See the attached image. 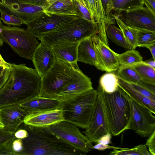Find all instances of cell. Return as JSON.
I'll return each instance as SVG.
<instances>
[{"mask_svg": "<svg viewBox=\"0 0 155 155\" xmlns=\"http://www.w3.org/2000/svg\"><path fill=\"white\" fill-rule=\"evenodd\" d=\"M99 85L106 92L111 93L114 91L119 87L116 74L112 73L104 74L100 78Z\"/></svg>", "mask_w": 155, "mask_h": 155, "instance_id": "29", "label": "cell"}, {"mask_svg": "<svg viewBox=\"0 0 155 155\" xmlns=\"http://www.w3.org/2000/svg\"><path fill=\"white\" fill-rule=\"evenodd\" d=\"M114 17L116 22L121 30L126 39L131 47L132 49H135L137 47L136 33L137 29L127 25L117 16L114 15Z\"/></svg>", "mask_w": 155, "mask_h": 155, "instance_id": "30", "label": "cell"}, {"mask_svg": "<svg viewBox=\"0 0 155 155\" xmlns=\"http://www.w3.org/2000/svg\"><path fill=\"white\" fill-rule=\"evenodd\" d=\"M97 91V97L90 123L82 132L91 141L95 143L102 136L107 133L111 134L104 112L101 95Z\"/></svg>", "mask_w": 155, "mask_h": 155, "instance_id": "11", "label": "cell"}, {"mask_svg": "<svg viewBox=\"0 0 155 155\" xmlns=\"http://www.w3.org/2000/svg\"><path fill=\"white\" fill-rule=\"evenodd\" d=\"M146 48L150 50L152 56L153 58L155 60V43L149 45Z\"/></svg>", "mask_w": 155, "mask_h": 155, "instance_id": "50", "label": "cell"}, {"mask_svg": "<svg viewBox=\"0 0 155 155\" xmlns=\"http://www.w3.org/2000/svg\"><path fill=\"white\" fill-rule=\"evenodd\" d=\"M97 90L101 95L112 135H119L128 129L132 114L129 96L119 86L115 91L111 93L104 92L99 85Z\"/></svg>", "mask_w": 155, "mask_h": 155, "instance_id": "3", "label": "cell"}, {"mask_svg": "<svg viewBox=\"0 0 155 155\" xmlns=\"http://www.w3.org/2000/svg\"><path fill=\"white\" fill-rule=\"evenodd\" d=\"M112 136V134L110 133L106 134L101 137L96 143L108 144L110 143Z\"/></svg>", "mask_w": 155, "mask_h": 155, "instance_id": "47", "label": "cell"}, {"mask_svg": "<svg viewBox=\"0 0 155 155\" xmlns=\"http://www.w3.org/2000/svg\"><path fill=\"white\" fill-rule=\"evenodd\" d=\"M117 76L119 86L129 97L150 110L155 114V101L145 97L134 89L129 83Z\"/></svg>", "mask_w": 155, "mask_h": 155, "instance_id": "24", "label": "cell"}, {"mask_svg": "<svg viewBox=\"0 0 155 155\" xmlns=\"http://www.w3.org/2000/svg\"><path fill=\"white\" fill-rule=\"evenodd\" d=\"M29 113L23 109L19 104L0 108V118L4 125V129L8 131L15 132Z\"/></svg>", "mask_w": 155, "mask_h": 155, "instance_id": "15", "label": "cell"}, {"mask_svg": "<svg viewBox=\"0 0 155 155\" xmlns=\"http://www.w3.org/2000/svg\"><path fill=\"white\" fill-rule=\"evenodd\" d=\"M28 135V132L25 129L19 127L15 132V136L16 138L22 139L25 138Z\"/></svg>", "mask_w": 155, "mask_h": 155, "instance_id": "46", "label": "cell"}, {"mask_svg": "<svg viewBox=\"0 0 155 155\" xmlns=\"http://www.w3.org/2000/svg\"><path fill=\"white\" fill-rule=\"evenodd\" d=\"M62 101L57 98L39 96L26 100L19 104L30 113L61 108Z\"/></svg>", "mask_w": 155, "mask_h": 155, "instance_id": "20", "label": "cell"}, {"mask_svg": "<svg viewBox=\"0 0 155 155\" xmlns=\"http://www.w3.org/2000/svg\"><path fill=\"white\" fill-rule=\"evenodd\" d=\"M47 14L77 15L81 17L73 0H49L44 6Z\"/></svg>", "mask_w": 155, "mask_h": 155, "instance_id": "21", "label": "cell"}, {"mask_svg": "<svg viewBox=\"0 0 155 155\" xmlns=\"http://www.w3.org/2000/svg\"><path fill=\"white\" fill-rule=\"evenodd\" d=\"M134 67L143 81L155 85V68L146 64L143 61V63Z\"/></svg>", "mask_w": 155, "mask_h": 155, "instance_id": "31", "label": "cell"}, {"mask_svg": "<svg viewBox=\"0 0 155 155\" xmlns=\"http://www.w3.org/2000/svg\"><path fill=\"white\" fill-rule=\"evenodd\" d=\"M0 37L20 56L32 60L34 52L40 43L27 29L15 26H1Z\"/></svg>", "mask_w": 155, "mask_h": 155, "instance_id": "7", "label": "cell"}, {"mask_svg": "<svg viewBox=\"0 0 155 155\" xmlns=\"http://www.w3.org/2000/svg\"><path fill=\"white\" fill-rule=\"evenodd\" d=\"M143 62L150 66V67L155 68V60L152 58L143 61Z\"/></svg>", "mask_w": 155, "mask_h": 155, "instance_id": "51", "label": "cell"}, {"mask_svg": "<svg viewBox=\"0 0 155 155\" xmlns=\"http://www.w3.org/2000/svg\"><path fill=\"white\" fill-rule=\"evenodd\" d=\"M91 38L95 51L106 71H117L120 66L119 54L103 42L97 34L92 36Z\"/></svg>", "mask_w": 155, "mask_h": 155, "instance_id": "17", "label": "cell"}, {"mask_svg": "<svg viewBox=\"0 0 155 155\" xmlns=\"http://www.w3.org/2000/svg\"><path fill=\"white\" fill-rule=\"evenodd\" d=\"M78 67L77 62L70 63L56 59L54 65L41 78L38 96L56 98L63 87L73 79Z\"/></svg>", "mask_w": 155, "mask_h": 155, "instance_id": "6", "label": "cell"}, {"mask_svg": "<svg viewBox=\"0 0 155 155\" xmlns=\"http://www.w3.org/2000/svg\"><path fill=\"white\" fill-rule=\"evenodd\" d=\"M144 5L155 15V0H142Z\"/></svg>", "mask_w": 155, "mask_h": 155, "instance_id": "48", "label": "cell"}, {"mask_svg": "<svg viewBox=\"0 0 155 155\" xmlns=\"http://www.w3.org/2000/svg\"><path fill=\"white\" fill-rule=\"evenodd\" d=\"M0 12L1 21L8 25L20 26L25 24V21L15 15L7 14L1 11H0Z\"/></svg>", "mask_w": 155, "mask_h": 155, "instance_id": "35", "label": "cell"}, {"mask_svg": "<svg viewBox=\"0 0 155 155\" xmlns=\"http://www.w3.org/2000/svg\"><path fill=\"white\" fill-rule=\"evenodd\" d=\"M128 83L134 89L141 94L155 101V94L138 84L133 83Z\"/></svg>", "mask_w": 155, "mask_h": 155, "instance_id": "36", "label": "cell"}, {"mask_svg": "<svg viewBox=\"0 0 155 155\" xmlns=\"http://www.w3.org/2000/svg\"><path fill=\"white\" fill-rule=\"evenodd\" d=\"M4 127V125L2 122L0 118V128H3Z\"/></svg>", "mask_w": 155, "mask_h": 155, "instance_id": "53", "label": "cell"}, {"mask_svg": "<svg viewBox=\"0 0 155 155\" xmlns=\"http://www.w3.org/2000/svg\"><path fill=\"white\" fill-rule=\"evenodd\" d=\"M12 146L13 150L17 153V155H18V153L22 148V139L16 138L15 139L12 141Z\"/></svg>", "mask_w": 155, "mask_h": 155, "instance_id": "44", "label": "cell"}, {"mask_svg": "<svg viewBox=\"0 0 155 155\" xmlns=\"http://www.w3.org/2000/svg\"><path fill=\"white\" fill-rule=\"evenodd\" d=\"M0 11L20 18L25 24L44 12L43 6L24 4L18 0H0Z\"/></svg>", "mask_w": 155, "mask_h": 155, "instance_id": "13", "label": "cell"}, {"mask_svg": "<svg viewBox=\"0 0 155 155\" xmlns=\"http://www.w3.org/2000/svg\"><path fill=\"white\" fill-rule=\"evenodd\" d=\"M114 15L118 16L122 12L133 9L143 7L142 0H112Z\"/></svg>", "mask_w": 155, "mask_h": 155, "instance_id": "28", "label": "cell"}, {"mask_svg": "<svg viewBox=\"0 0 155 155\" xmlns=\"http://www.w3.org/2000/svg\"><path fill=\"white\" fill-rule=\"evenodd\" d=\"M79 42L63 43L51 47L56 59L73 63L77 61L78 48Z\"/></svg>", "mask_w": 155, "mask_h": 155, "instance_id": "22", "label": "cell"}, {"mask_svg": "<svg viewBox=\"0 0 155 155\" xmlns=\"http://www.w3.org/2000/svg\"><path fill=\"white\" fill-rule=\"evenodd\" d=\"M9 77L0 89V108L39 95L41 78L35 69L25 64H11Z\"/></svg>", "mask_w": 155, "mask_h": 155, "instance_id": "1", "label": "cell"}, {"mask_svg": "<svg viewBox=\"0 0 155 155\" xmlns=\"http://www.w3.org/2000/svg\"><path fill=\"white\" fill-rule=\"evenodd\" d=\"M101 1L106 15H108L114 10L112 0H101Z\"/></svg>", "mask_w": 155, "mask_h": 155, "instance_id": "45", "label": "cell"}, {"mask_svg": "<svg viewBox=\"0 0 155 155\" xmlns=\"http://www.w3.org/2000/svg\"><path fill=\"white\" fill-rule=\"evenodd\" d=\"M80 17L77 15L47 14L45 12L27 23V30L36 38L49 32Z\"/></svg>", "mask_w": 155, "mask_h": 155, "instance_id": "9", "label": "cell"}, {"mask_svg": "<svg viewBox=\"0 0 155 155\" xmlns=\"http://www.w3.org/2000/svg\"><path fill=\"white\" fill-rule=\"evenodd\" d=\"M96 10L94 18L98 28V36L101 40L108 45L106 28L107 25V15L101 0H95Z\"/></svg>", "mask_w": 155, "mask_h": 155, "instance_id": "25", "label": "cell"}, {"mask_svg": "<svg viewBox=\"0 0 155 155\" xmlns=\"http://www.w3.org/2000/svg\"><path fill=\"white\" fill-rule=\"evenodd\" d=\"M14 140L0 144V155H17V153L12 148V144Z\"/></svg>", "mask_w": 155, "mask_h": 155, "instance_id": "38", "label": "cell"}, {"mask_svg": "<svg viewBox=\"0 0 155 155\" xmlns=\"http://www.w3.org/2000/svg\"><path fill=\"white\" fill-rule=\"evenodd\" d=\"M148 137L145 144L151 155H155V129Z\"/></svg>", "mask_w": 155, "mask_h": 155, "instance_id": "39", "label": "cell"}, {"mask_svg": "<svg viewBox=\"0 0 155 155\" xmlns=\"http://www.w3.org/2000/svg\"><path fill=\"white\" fill-rule=\"evenodd\" d=\"M19 127L25 129L28 135L22 139V148L18 155H84L54 134L48 127H32L23 123Z\"/></svg>", "mask_w": 155, "mask_h": 155, "instance_id": "2", "label": "cell"}, {"mask_svg": "<svg viewBox=\"0 0 155 155\" xmlns=\"http://www.w3.org/2000/svg\"><path fill=\"white\" fill-rule=\"evenodd\" d=\"M132 114L128 129L142 137H149L155 129V117L147 107L130 98Z\"/></svg>", "mask_w": 155, "mask_h": 155, "instance_id": "10", "label": "cell"}, {"mask_svg": "<svg viewBox=\"0 0 155 155\" xmlns=\"http://www.w3.org/2000/svg\"><path fill=\"white\" fill-rule=\"evenodd\" d=\"M97 95V90L93 89L62 101L61 109L64 120L86 128L90 123Z\"/></svg>", "mask_w": 155, "mask_h": 155, "instance_id": "5", "label": "cell"}, {"mask_svg": "<svg viewBox=\"0 0 155 155\" xmlns=\"http://www.w3.org/2000/svg\"><path fill=\"white\" fill-rule=\"evenodd\" d=\"M64 120L61 108L29 113L23 123L37 127H46Z\"/></svg>", "mask_w": 155, "mask_h": 155, "instance_id": "18", "label": "cell"}, {"mask_svg": "<svg viewBox=\"0 0 155 155\" xmlns=\"http://www.w3.org/2000/svg\"><path fill=\"white\" fill-rule=\"evenodd\" d=\"M2 24V23L1 21V17H0V33L1 31V26ZM3 42L2 41L1 38L0 37V47L3 45Z\"/></svg>", "mask_w": 155, "mask_h": 155, "instance_id": "52", "label": "cell"}, {"mask_svg": "<svg viewBox=\"0 0 155 155\" xmlns=\"http://www.w3.org/2000/svg\"><path fill=\"white\" fill-rule=\"evenodd\" d=\"M10 73V69L0 65V89L7 80Z\"/></svg>", "mask_w": 155, "mask_h": 155, "instance_id": "40", "label": "cell"}, {"mask_svg": "<svg viewBox=\"0 0 155 155\" xmlns=\"http://www.w3.org/2000/svg\"><path fill=\"white\" fill-rule=\"evenodd\" d=\"M21 3L30 5L44 6L48 2L49 0H18Z\"/></svg>", "mask_w": 155, "mask_h": 155, "instance_id": "41", "label": "cell"}, {"mask_svg": "<svg viewBox=\"0 0 155 155\" xmlns=\"http://www.w3.org/2000/svg\"><path fill=\"white\" fill-rule=\"evenodd\" d=\"M77 61L94 65L99 70L106 71L95 51L91 37L79 42L78 48Z\"/></svg>", "mask_w": 155, "mask_h": 155, "instance_id": "19", "label": "cell"}, {"mask_svg": "<svg viewBox=\"0 0 155 155\" xmlns=\"http://www.w3.org/2000/svg\"><path fill=\"white\" fill-rule=\"evenodd\" d=\"M93 20L95 21L94 17L95 15L96 5L95 0H85Z\"/></svg>", "mask_w": 155, "mask_h": 155, "instance_id": "43", "label": "cell"}, {"mask_svg": "<svg viewBox=\"0 0 155 155\" xmlns=\"http://www.w3.org/2000/svg\"><path fill=\"white\" fill-rule=\"evenodd\" d=\"M81 18L87 20L95 22L91 17L85 0H73Z\"/></svg>", "mask_w": 155, "mask_h": 155, "instance_id": "34", "label": "cell"}, {"mask_svg": "<svg viewBox=\"0 0 155 155\" xmlns=\"http://www.w3.org/2000/svg\"><path fill=\"white\" fill-rule=\"evenodd\" d=\"M54 134L84 155L93 149V145L78 127L69 122L63 120L48 127Z\"/></svg>", "mask_w": 155, "mask_h": 155, "instance_id": "8", "label": "cell"}, {"mask_svg": "<svg viewBox=\"0 0 155 155\" xmlns=\"http://www.w3.org/2000/svg\"><path fill=\"white\" fill-rule=\"evenodd\" d=\"M127 148L116 147L108 145V144H104L101 143H97L96 145L93 146V149H95L98 150L103 151L107 149H113L123 150Z\"/></svg>", "mask_w": 155, "mask_h": 155, "instance_id": "42", "label": "cell"}, {"mask_svg": "<svg viewBox=\"0 0 155 155\" xmlns=\"http://www.w3.org/2000/svg\"><path fill=\"white\" fill-rule=\"evenodd\" d=\"M93 89L91 79L82 72L78 66L73 79L63 87L56 98L63 101Z\"/></svg>", "mask_w": 155, "mask_h": 155, "instance_id": "14", "label": "cell"}, {"mask_svg": "<svg viewBox=\"0 0 155 155\" xmlns=\"http://www.w3.org/2000/svg\"><path fill=\"white\" fill-rule=\"evenodd\" d=\"M15 133L6 130L3 128H0V144L11 141L16 138Z\"/></svg>", "mask_w": 155, "mask_h": 155, "instance_id": "37", "label": "cell"}, {"mask_svg": "<svg viewBox=\"0 0 155 155\" xmlns=\"http://www.w3.org/2000/svg\"><path fill=\"white\" fill-rule=\"evenodd\" d=\"M117 75L127 82L138 84L155 94V85L143 81L134 66H120Z\"/></svg>", "mask_w": 155, "mask_h": 155, "instance_id": "23", "label": "cell"}, {"mask_svg": "<svg viewBox=\"0 0 155 155\" xmlns=\"http://www.w3.org/2000/svg\"><path fill=\"white\" fill-rule=\"evenodd\" d=\"M118 57L120 66H134L143 62L140 53L135 49L129 50L119 54Z\"/></svg>", "mask_w": 155, "mask_h": 155, "instance_id": "27", "label": "cell"}, {"mask_svg": "<svg viewBox=\"0 0 155 155\" xmlns=\"http://www.w3.org/2000/svg\"><path fill=\"white\" fill-rule=\"evenodd\" d=\"M145 144L137 145L132 148L123 150L113 149L109 155H151Z\"/></svg>", "mask_w": 155, "mask_h": 155, "instance_id": "33", "label": "cell"}, {"mask_svg": "<svg viewBox=\"0 0 155 155\" xmlns=\"http://www.w3.org/2000/svg\"><path fill=\"white\" fill-rule=\"evenodd\" d=\"M0 65L9 69L11 68L10 63H8L4 60L0 54Z\"/></svg>", "mask_w": 155, "mask_h": 155, "instance_id": "49", "label": "cell"}, {"mask_svg": "<svg viewBox=\"0 0 155 155\" xmlns=\"http://www.w3.org/2000/svg\"><path fill=\"white\" fill-rule=\"evenodd\" d=\"M155 43V31L146 29H137L136 33L137 47H145Z\"/></svg>", "mask_w": 155, "mask_h": 155, "instance_id": "32", "label": "cell"}, {"mask_svg": "<svg viewBox=\"0 0 155 155\" xmlns=\"http://www.w3.org/2000/svg\"><path fill=\"white\" fill-rule=\"evenodd\" d=\"M106 32L107 37L112 42L125 49H132L120 28L114 25L108 24L106 27Z\"/></svg>", "mask_w": 155, "mask_h": 155, "instance_id": "26", "label": "cell"}, {"mask_svg": "<svg viewBox=\"0 0 155 155\" xmlns=\"http://www.w3.org/2000/svg\"><path fill=\"white\" fill-rule=\"evenodd\" d=\"M116 16L131 28L155 31V15L146 7L129 10Z\"/></svg>", "mask_w": 155, "mask_h": 155, "instance_id": "12", "label": "cell"}, {"mask_svg": "<svg viewBox=\"0 0 155 155\" xmlns=\"http://www.w3.org/2000/svg\"><path fill=\"white\" fill-rule=\"evenodd\" d=\"M56 59L51 46L40 43L34 52L31 60L41 78L54 65Z\"/></svg>", "mask_w": 155, "mask_h": 155, "instance_id": "16", "label": "cell"}, {"mask_svg": "<svg viewBox=\"0 0 155 155\" xmlns=\"http://www.w3.org/2000/svg\"><path fill=\"white\" fill-rule=\"evenodd\" d=\"M95 22L79 17L71 22L37 38L41 42L50 46L55 45L80 42L98 34Z\"/></svg>", "mask_w": 155, "mask_h": 155, "instance_id": "4", "label": "cell"}]
</instances>
